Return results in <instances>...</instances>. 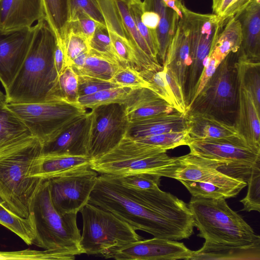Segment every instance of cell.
Instances as JSON below:
<instances>
[{"mask_svg": "<svg viewBox=\"0 0 260 260\" xmlns=\"http://www.w3.org/2000/svg\"><path fill=\"white\" fill-rule=\"evenodd\" d=\"M88 203L154 237L179 241L193 234V218L187 205L159 187L131 188L113 175L100 174Z\"/></svg>", "mask_w": 260, "mask_h": 260, "instance_id": "cell-1", "label": "cell"}, {"mask_svg": "<svg viewBox=\"0 0 260 260\" xmlns=\"http://www.w3.org/2000/svg\"><path fill=\"white\" fill-rule=\"evenodd\" d=\"M34 37L27 56L13 81L5 90L7 103L44 102L56 84L54 62L57 37L45 17L34 25Z\"/></svg>", "mask_w": 260, "mask_h": 260, "instance_id": "cell-2", "label": "cell"}, {"mask_svg": "<svg viewBox=\"0 0 260 260\" xmlns=\"http://www.w3.org/2000/svg\"><path fill=\"white\" fill-rule=\"evenodd\" d=\"M42 143L35 137L0 153V199L18 215L26 218L43 179L32 177L42 156Z\"/></svg>", "mask_w": 260, "mask_h": 260, "instance_id": "cell-3", "label": "cell"}, {"mask_svg": "<svg viewBox=\"0 0 260 260\" xmlns=\"http://www.w3.org/2000/svg\"><path fill=\"white\" fill-rule=\"evenodd\" d=\"M198 236L205 242L235 247L260 246V237L225 199H212L192 196L187 205Z\"/></svg>", "mask_w": 260, "mask_h": 260, "instance_id": "cell-4", "label": "cell"}, {"mask_svg": "<svg viewBox=\"0 0 260 260\" xmlns=\"http://www.w3.org/2000/svg\"><path fill=\"white\" fill-rule=\"evenodd\" d=\"M179 165L177 157H170L167 150L126 136L110 151L90 160L91 168L99 174L144 173L173 179Z\"/></svg>", "mask_w": 260, "mask_h": 260, "instance_id": "cell-5", "label": "cell"}, {"mask_svg": "<svg viewBox=\"0 0 260 260\" xmlns=\"http://www.w3.org/2000/svg\"><path fill=\"white\" fill-rule=\"evenodd\" d=\"M30 212L34 215L36 238L34 244L44 250L74 255L83 252L77 213L60 214L52 203L48 179H43L34 198Z\"/></svg>", "mask_w": 260, "mask_h": 260, "instance_id": "cell-6", "label": "cell"}, {"mask_svg": "<svg viewBox=\"0 0 260 260\" xmlns=\"http://www.w3.org/2000/svg\"><path fill=\"white\" fill-rule=\"evenodd\" d=\"M80 212L83 253L103 255L110 249L143 239L128 223L101 207L88 203Z\"/></svg>", "mask_w": 260, "mask_h": 260, "instance_id": "cell-7", "label": "cell"}, {"mask_svg": "<svg viewBox=\"0 0 260 260\" xmlns=\"http://www.w3.org/2000/svg\"><path fill=\"white\" fill-rule=\"evenodd\" d=\"M191 154L213 159L222 173L247 183L253 167L260 162V150L249 145L239 134L222 138L192 139Z\"/></svg>", "mask_w": 260, "mask_h": 260, "instance_id": "cell-8", "label": "cell"}, {"mask_svg": "<svg viewBox=\"0 0 260 260\" xmlns=\"http://www.w3.org/2000/svg\"><path fill=\"white\" fill-rule=\"evenodd\" d=\"M42 144L57 136L76 119L86 113L78 103L51 99L33 103H6Z\"/></svg>", "mask_w": 260, "mask_h": 260, "instance_id": "cell-9", "label": "cell"}, {"mask_svg": "<svg viewBox=\"0 0 260 260\" xmlns=\"http://www.w3.org/2000/svg\"><path fill=\"white\" fill-rule=\"evenodd\" d=\"M190 25L189 66L185 84L186 108L193 102L199 78L224 23L214 14H201L187 8Z\"/></svg>", "mask_w": 260, "mask_h": 260, "instance_id": "cell-10", "label": "cell"}, {"mask_svg": "<svg viewBox=\"0 0 260 260\" xmlns=\"http://www.w3.org/2000/svg\"><path fill=\"white\" fill-rule=\"evenodd\" d=\"M234 54H230L220 62L201 91L186 108V113L208 114L219 119V116L236 112L238 84L233 61Z\"/></svg>", "mask_w": 260, "mask_h": 260, "instance_id": "cell-11", "label": "cell"}, {"mask_svg": "<svg viewBox=\"0 0 260 260\" xmlns=\"http://www.w3.org/2000/svg\"><path fill=\"white\" fill-rule=\"evenodd\" d=\"M98 174L90 164L48 179L55 210L61 215L80 212L89 202Z\"/></svg>", "mask_w": 260, "mask_h": 260, "instance_id": "cell-12", "label": "cell"}, {"mask_svg": "<svg viewBox=\"0 0 260 260\" xmlns=\"http://www.w3.org/2000/svg\"><path fill=\"white\" fill-rule=\"evenodd\" d=\"M88 156L90 160L110 151L126 132L128 120L123 104L113 103L91 109Z\"/></svg>", "mask_w": 260, "mask_h": 260, "instance_id": "cell-13", "label": "cell"}, {"mask_svg": "<svg viewBox=\"0 0 260 260\" xmlns=\"http://www.w3.org/2000/svg\"><path fill=\"white\" fill-rule=\"evenodd\" d=\"M192 253L182 242L154 237L110 249L103 256L117 260H190Z\"/></svg>", "mask_w": 260, "mask_h": 260, "instance_id": "cell-14", "label": "cell"}, {"mask_svg": "<svg viewBox=\"0 0 260 260\" xmlns=\"http://www.w3.org/2000/svg\"><path fill=\"white\" fill-rule=\"evenodd\" d=\"M34 26L0 29V82L7 90L19 72L29 49Z\"/></svg>", "mask_w": 260, "mask_h": 260, "instance_id": "cell-15", "label": "cell"}, {"mask_svg": "<svg viewBox=\"0 0 260 260\" xmlns=\"http://www.w3.org/2000/svg\"><path fill=\"white\" fill-rule=\"evenodd\" d=\"M91 120V112L76 119L54 138L43 144L41 156H88Z\"/></svg>", "mask_w": 260, "mask_h": 260, "instance_id": "cell-16", "label": "cell"}, {"mask_svg": "<svg viewBox=\"0 0 260 260\" xmlns=\"http://www.w3.org/2000/svg\"><path fill=\"white\" fill-rule=\"evenodd\" d=\"M179 165L174 179L213 183L218 185L242 186L245 182L225 175L218 170V164L213 159L189 153L177 157Z\"/></svg>", "mask_w": 260, "mask_h": 260, "instance_id": "cell-17", "label": "cell"}, {"mask_svg": "<svg viewBox=\"0 0 260 260\" xmlns=\"http://www.w3.org/2000/svg\"><path fill=\"white\" fill-rule=\"evenodd\" d=\"M186 9L183 4L182 15L169 43L162 64L173 74L184 93L190 49V25Z\"/></svg>", "mask_w": 260, "mask_h": 260, "instance_id": "cell-18", "label": "cell"}, {"mask_svg": "<svg viewBox=\"0 0 260 260\" xmlns=\"http://www.w3.org/2000/svg\"><path fill=\"white\" fill-rule=\"evenodd\" d=\"M45 17L43 0H0V29L32 26Z\"/></svg>", "mask_w": 260, "mask_h": 260, "instance_id": "cell-19", "label": "cell"}, {"mask_svg": "<svg viewBox=\"0 0 260 260\" xmlns=\"http://www.w3.org/2000/svg\"><path fill=\"white\" fill-rule=\"evenodd\" d=\"M187 131L186 113L177 111L129 121L126 134L133 139L170 132Z\"/></svg>", "mask_w": 260, "mask_h": 260, "instance_id": "cell-20", "label": "cell"}, {"mask_svg": "<svg viewBox=\"0 0 260 260\" xmlns=\"http://www.w3.org/2000/svg\"><path fill=\"white\" fill-rule=\"evenodd\" d=\"M237 84V114L234 126L249 145L260 150V111L250 92L238 82Z\"/></svg>", "mask_w": 260, "mask_h": 260, "instance_id": "cell-21", "label": "cell"}, {"mask_svg": "<svg viewBox=\"0 0 260 260\" xmlns=\"http://www.w3.org/2000/svg\"><path fill=\"white\" fill-rule=\"evenodd\" d=\"M241 25L242 42L238 57L260 61V0H253L235 16Z\"/></svg>", "mask_w": 260, "mask_h": 260, "instance_id": "cell-22", "label": "cell"}, {"mask_svg": "<svg viewBox=\"0 0 260 260\" xmlns=\"http://www.w3.org/2000/svg\"><path fill=\"white\" fill-rule=\"evenodd\" d=\"M144 11H152L159 16V22L155 36L157 46V56L162 63L165 62L167 49L182 15V3L179 6L172 7L163 0H144Z\"/></svg>", "mask_w": 260, "mask_h": 260, "instance_id": "cell-23", "label": "cell"}, {"mask_svg": "<svg viewBox=\"0 0 260 260\" xmlns=\"http://www.w3.org/2000/svg\"><path fill=\"white\" fill-rule=\"evenodd\" d=\"M123 105L129 121L175 110L149 88L133 89Z\"/></svg>", "mask_w": 260, "mask_h": 260, "instance_id": "cell-24", "label": "cell"}, {"mask_svg": "<svg viewBox=\"0 0 260 260\" xmlns=\"http://www.w3.org/2000/svg\"><path fill=\"white\" fill-rule=\"evenodd\" d=\"M148 82L149 88L181 113H186L185 93L178 82L166 67L158 71L142 70L139 71Z\"/></svg>", "mask_w": 260, "mask_h": 260, "instance_id": "cell-25", "label": "cell"}, {"mask_svg": "<svg viewBox=\"0 0 260 260\" xmlns=\"http://www.w3.org/2000/svg\"><path fill=\"white\" fill-rule=\"evenodd\" d=\"M119 12L126 37L134 49L140 66V71H158L162 69L157 59L155 58L147 44L138 31L132 17L128 3L122 0H114Z\"/></svg>", "mask_w": 260, "mask_h": 260, "instance_id": "cell-26", "label": "cell"}, {"mask_svg": "<svg viewBox=\"0 0 260 260\" xmlns=\"http://www.w3.org/2000/svg\"><path fill=\"white\" fill-rule=\"evenodd\" d=\"M186 113L190 139L222 138L239 134L234 125L211 115L199 112Z\"/></svg>", "mask_w": 260, "mask_h": 260, "instance_id": "cell-27", "label": "cell"}, {"mask_svg": "<svg viewBox=\"0 0 260 260\" xmlns=\"http://www.w3.org/2000/svg\"><path fill=\"white\" fill-rule=\"evenodd\" d=\"M33 137L25 124L6 105L0 108V153Z\"/></svg>", "mask_w": 260, "mask_h": 260, "instance_id": "cell-28", "label": "cell"}, {"mask_svg": "<svg viewBox=\"0 0 260 260\" xmlns=\"http://www.w3.org/2000/svg\"><path fill=\"white\" fill-rule=\"evenodd\" d=\"M90 164L88 156H41L35 165L32 177L50 179Z\"/></svg>", "mask_w": 260, "mask_h": 260, "instance_id": "cell-29", "label": "cell"}, {"mask_svg": "<svg viewBox=\"0 0 260 260\" xmlns=\"http://www.w3.org/2000/svg\"><path fill=\"white\" fill-rule=\"evenodd\" d=\"M197 259L259 260L260 246L235 247L205 242L200 249L193 251L190 260Z\"/></svg>", "mask_w": 260, "mask_h": 260, "instance_id": "cell-30", "label": "cell"}, {"mask_svg": "<svg viewBox=\"0 0 260 260\" xmlns=\"http://www.w3.org/2000/svg\"><path fill=\"white\" fill-rule=\"evenodd\" d=\"M242 42L241 25L235 17L225 23L212 48L210 56L221 62L231 53L239 50Z\"/></svg>", "mask_w": 260, "mask_h": 260, "instance_id": "cell-31", "label": "cell"}, {"mask_svg": "<svg viewBox=\"0 0 260 260\" xmlns=\"http://www.w3.org/2000/svg\"><path fill=\"white\" fill-rule=\"evenodd\" d=\"M0 224L20 237L27 245L34 244L36 238L34 215L22 217L11 210L0 199Z\"/></svg>", "mask_w": 260, "mask_h": 260, "instance_id": "cell-32", "label": "cell"}, {"mask_svg": "<svg viewBox=\"0 0 260 260\" xmlns=\"http://www.w3.org/2000/svg\"><path fill=\"white\" fill-rule=\"evenodd\" d=\"M120 66L118 61L89 49L83 64L73 70L77 75H86L110 81Z\"/></svg>", "mask_w": 260, "mask_h": 260, "instance_id": "cell-33", "label": "cell"}, {"mask_svg": "<svg viewBox=\"0 0 260 260\" xmlns=\"http://www.w3.org/2000/svg\"><path fill=\"white\" fill-rule=\"evenodd\" d=\"M237 58L235 66L237 82L250 92L260 111V61L247 60L238 55Z\"/></svg>", "mask_w": 260, "mask_h": 260, "instance_id": "cell-34", "label": "cell"}, {"mask_svg": "<svg viewBox=\"0 0 260 260\" xmlns=\"http://www.w3.org/2000/svg\"><path fill=\"white\" fill-rule=\"evenodd\" d=\"M45 17L60 43L70 21L69 0H43Z\"/></svg>", "mask_w": 260, "mask_h": 260, "instance_id": "cell-35", "label": "cell"}, {"mask_svg": "<svg viewBox=\"0 0 260 260\" xmlns=\"http://www.w3.org/2000/svg\"><path fill=\"white\" fill-rule=\"evenodd\" d=\"M193 197L207 199H228L236 197L244 188L242 186L218 185L213 183L178 180Z\"/></svg>", "mask_w": 260, "mask_h": 260, "instance_id": "cell-36", "label": "cell"}, {"mask_svg": "<svg viewBox=\"0 0 260 260\" xmlns=\"http://www.w3.org/2000/svg\"><path fill=\"white\" fill-rule=\"evenodd\" d=\"M133 89L125 87L105 89L90 94L79 96L78 103L85 109H91L113 103L124 104Z\"/></svg>", "mask_w": 260, "mask_h": 260, "instance_id": "cell-37", "label": "cell"}, {"mask_svg": "<svg viewBox=\"0 0 260 260\" xmlns=\"http://www.w3.org/2000/svg\"><path fill=\"white\" fill-rule=\"evenodd\" d=\"M78 75L70 66H67L58 76L57 82L47 100L57 98L78 103Z\"/></svg>", "mask_w": 260, "mask_h": 260, "instance_id": "cell-38", "label": "cell"}, {"mask_svg": "<svg viewBox=\"0 0 260 260\" xmlns=\"http://www.w3.org/2000/svg\"><path fill=\"white\" fill-rule=\"evenodd\" d=\"M76 256L61 252L27 249L18 251H0V259L73 260Z\"/></svg>", "mask_w": 260, "mask_h": 260, "instance_id": "cell-39", "label": "cell"}, {"mask_svg": "<svg viewBox=\"0 0 260 260\" xmlns=\"http://www.w3.org/2000/svg\"><path fill=\"white\" fill-rule=\"evenodd\" d=\"M134 140L167 151L182 145H187L190 137L187 130L180 132L162 133Z\"/></svg>", "mask_w": 260, "mask_h": 260, "instance_id": "cell-40", "label": "cell"}, {"mask_svg": "<svg viewBox=\"0 0 260 260\" xmlns=\"http://www.w3.org/2000/svg\"><path fill=\"white\" fill-rule=\"evenodd\" d=\"M108 30L113 48L121 65L130 66L139 71V63L129 42L115 32Z\"/></svg>", "mask_w": 260, "mask_h": 260, "instance_id": "cell-41", "label": "cell"}, {"mask_svg": "<svg viewBox=\"0 0 260 260\" xmlns=\"http://www.w3.org/2000/svg\"><path fill=\"white\" fill-rule=\"evenodd\" d=\"M248 190L245 198L240 201L243 205L241 211H260V162L253 167L247 181Z\"/></svg>", "mask_w": 260, "mask_h": 260, "instance_id": "cell-42", "label": "cell"}, {"mask_svg": "<svg viewBox=\"0 0 260 260\" xmlns=\"http://www.w3.org/2000/svg\"><path fill=\"white\" fill-rule=\"evenodd\" d=\"M128 6L130 14L138 31L147 44L153 57L157 59V46L155 37L141 20V15L144 11L143 2L133 0L128 3Z\"/></svg>", "mask_w": 260, "mask_h": 260, "instance_id": "cell-43", "label": "cell"}, {"mask_svg": "<svg viewBox=\"0 0 260 260\" xmlns=\"http://www.w3.org/2000/svg\"><path fill=\"white\" fill-rule=\"evenodd\" d=\"M121 87L132 89L149 88L150 85L141 75L139 71L128 66L121 65L110 80Z\"/></svg>", "mask_w": 260, "mask_h": 260, "instance_id": "cell-44", "label": "cell"}, {"mask_svg": "<svg viewBox=\"0 0 260 260\" xmlns=\"http://www.w3.org/2000/svg\"><path fill=\"white\" fill-rule=\"evenodd\" d=\"M113 176L123 185L138 189H154L159 187L161 178L160 176L155 174L144 173Z\"/></svg>", "mask_w": 260, "mask_h": 260, "instance_id": "cell-45", "label": "cell"}, {"mask_svg": "<svg viewBox=\"0 0 260 260\" xmlns=\"http://www.w3.org/2000/svg\"><path fill=\"white\" fill-rule=\"evenodd\" d=\"M60 43L64 48L67 66H70L76 57L89 50L88 41L83 36L71 31L66 32Z\"/></svg>", "mask_w": 260, "mask_h": 260, "instance_id": "cell-46", "label": "cell"}, {"mask_svg": "<svg viewBox=\"0 0 260 260\" xmlns=\"http://www.w3.org/2000/svg\"><path fill=\"white\" fill-rule=\"evenodd\" d=\"M96 1L104 15L108 29L128 40L114 0Z\"/></svg>", "mask_w": 260, "mask_h": 260, "instance_id": "cell-47", "label": "cell"}, {"mask_svg": "<svg viewBox=\"0 0 260 260\" xmlns=\"http://www.w3.org/2000/svg\"><path fill=\"white\" fill-rule=\"evenodd\" d=\"M88 45L90 49L119 62L113 48L106 26L98 24L92 37L88 42Z\"/></svg>", "mask_w": 260, "mask_h": 260, "instance_id": "cell-48", "label": "cell"}, {"mask_svg": "<svg viewBox=\"0 0 260 260\" xmlns=\"http://www.w3.org/2000/svg\"><path fill=\"white\" fill-rule=\"evenodd\" d=\"M98 24L97 22L86 14L78 10L70 18L66 31H71L80 35L89 42Z\"/></svg>", "mask_w": 260, "mask_h": 260, "instance_id": "cell-49", "label": "cell"}, {"mask_svg": "<svg viewBox=\"0 0 260 260\" xmlns=\"http://www.w3.org/2000/svg\"><path fill=\"white\" fill-rule=\"evenodd\" d=\"M78 10L86 14L99 24L106 26L105 19L96 0H69L70 19Z\"/></svg>", "mask_w": 260, "mask_h": 260, "instance_id": "cell-50", "label": "cell"}, {"mask_svg": "<svg viewBox=\"0 0 260 260\" xmlns=\"http://www.w3.org/2000/svg\"><path fill=\"white\" fill-rule=\"evenodd\" d=\"M78 82L79 97L90 94L105 89L121 87L110 80L86 75H78Z\"/></svg>", "mask_w": 260, "mask_h": 260, "instance_id": "cell-51", "label": "cell"}, {"mask_svg": "<svg viewBox=\"0 0 260 260\" xmlns=\"http://www.w3.org/2000/svg\"><path fill=\"white\" fill-rule=\"evenodd\" d=\"M253 0H222L216 14L219 19L225 23L244 10Z\"/></svg>", "mask_w": 260, "mask_h": 260, "instance_id": "cell-52", "label": "cell"}, {"mask_svg": "<svg viewBox=\"0 0 260 260\" xmlns=\"http://www.w3.org/2000/svg\"><path fill=\"white\" fill-rule=\"evenodd\" d=\"M220 63V62L213 57L210 56L209 61L204 68L199 78L193 101L213 76Z\"/></svg>", "mask_w": 260, "mask_h": 260, "instance_id": "cell-53", "label": "cell"}, {"mask_svg": "<svg viewBox=\"0 0 260 260\" xmlns=\"http://www.w3.org/2000/svg\"><path fill=\"white\" fill-rule=\"evenodd\" d=\"M141 20L143 24L152 31L156 39L155 32L159 22L158 15L152 11H144L141 15Z\"/></svg>", "mask_w": 260, "mask_h": 260, "instance_id": "cell-54", "label": "cell"}, {"mask_svg": "<svg viewBox=\"0 0 260 260\" xmlns=\"http://www.w3.org/2000/svg\"><path fill=\"white\" fill-rule=\"evenodd\" d=\"M54 62L58 76L66 68L67 64L63 47L58 41L54 51Z\"/></svg>", "mask_w": 260, "mask_h": 260, "instance_id": "cell-55", "label": "cell"}, {"mask_svg": "<svg viewBox=\"0 0 260 260\" xmlns=\"http://www.w3.org/2000/svg\"><path fill=\"white\" fill-rule=\"evenodd\" d=\"M222 0H212V11L213 14H216L218 10Z\"/></svg>", "mask_w": 260, "mask_h": 260, "instance_id": "cell-56", "label": "cell"}, {"mask_svg": "<svg viewBox=\"0 0 260 260\" xmlns=\"http://www.w3.org/2000/svg\"><path fill=\"white\" fill-rule=\"evenodd\" d=\"M7 103L6 96L0 89V108L4 106Z\"/></svg>", "mask_w": 260, "mask_h": 260, "instance_id": "cell-57", "label": "cell"}, {"mask_svg": "<svg viewBox=\"0 0 260 260\" xmlns=\"http://www.w3.org/2000/svg\"><path fill=\"white\" fill-rule=\"evenodd\" d=\"M122 1H123L127 3H129V2L133 1V0H122Z\"/></svg>", "mask_w": 260, "mask_h": 260, "instance_id": "cell-58", "label": "cell"}, {"mask_svg": "<svg viewBox=\"0 0 260 260\" xmlns=\"http://www.w3.org/2000/svg\"><path fill=\"white\" fill-rule=\"evenodd\" d=\"M179 1L182 2V0H179Z\"/></svg>", "mask_w": 260, "mask_h": 260, "instance_id": "cell-59", "label": "cell"}]
</instances>
